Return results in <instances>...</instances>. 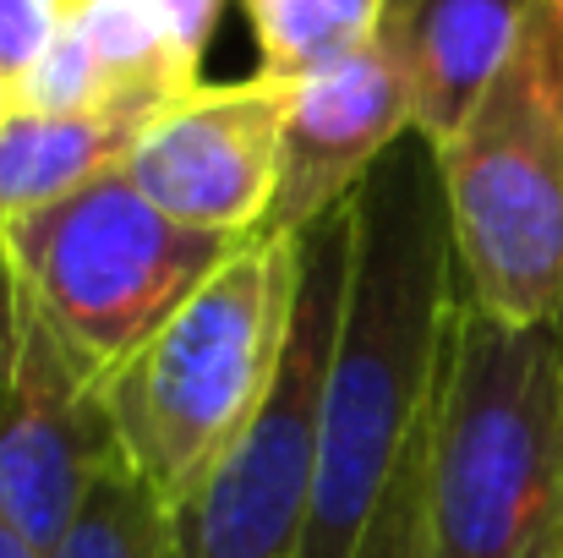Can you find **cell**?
Returning <instances> with one entry per match:
<instances>
[{
  "mask_svg": "<svg viewBox=\"0 0 563 558\" xmlns=\"http://www.w3.org/2000/svg\"><path fill=\"white\" fill-rule=\"evenodd\" d=\"M351 274L329 362L323 466L301 558H356L377 504L432 411L465 296L438 149L394 143L351 197Z\"/></svg>",
  "mask_w": 563,
  "mask_h": 558,
  "instance_id": "obj_1",
  "label": "cell"
},
{
  "mask_svg": "<svg viewBox=\"0 0 563 558\" xmlns=\"http://www.w3.org/2000/svg\"><path fill=\"white\" fill-rule=\"evenodd\" d=\"M301 296V236H246L170 324L104 378L121 466L176 515L263 411Z\"/></svg>",
  "mask_w": 563,
  "mask_h": 558,
  "instance_id": "obj_2",
  "label": "cell"
},
{
  "mask_svg": "<svg viewBox=\"0 0 563 558\" xmlns=\"http://www.w3.org/2000/svg\"><path fill=\"white\" fill-rule=\"evenodd\" d=\"M563 521V318L460 296L427 411V558H526Z\"/></svg>",
  "mask_w": 563,
  "mask_h": 558,
  "instance_id": "obj_3",
  "label": "cell"
},
{
  "mask_svg": "<svg viewBox=\"0 0 563 558\" xmlns=\"http://www.w3.org/2000/svg\"><path fill=\"white\" fill-rule=\"evenodd\" d=\"M465 302L509 324L563 318V0H537L509 61L438 143Z\"/></svg>",
  "mask_w": 563,
  "mask_h": 558,
  "instance_id": "obj_4",
  "label": "cell"
},
{
  "mask_svg": "<svg viewBox=\"0 0 563 558\" xmlns=\"http://www.w3.org/2000/svg\"><path fill=\"white\" fill-rule=\"evenodd\" d=\"M241 241L202 236L126 171L38 208L0 236V274L99 383L121 372Z\"/></svg>",
  "mask_w": 563,
  "mask_h": 558,
  "instance_id": "obj_5",
  "label": "cell"
},
{
  "mask_svg": "<svg viewBox=\"0 0 563 558\" xmlns=\"http://www.w3.org/2000/svg\"><path fill=\"white\" fill-rule=\"evenodd\" d=\"M351 203L301 236V296L285 340L279 378L219 460V471L170 515L176 558H301L329 416V362L340 335V302L351 274Z\"/></svg>",
  "mask_w": 563,
  "mask_h": 558,
  "instance_id": "obj_6",
  "label": "cell"
},
{
  "mask_svg": "<svg viewBox=\"0 0 563 558\" xmlns=\"http://www.w3.org/2000/svg\"><path fill=\"white\" fill-rule=\"evenodd\" d=\"M115 460L104 383L0 274V515L55 558Z\"/></svg>",
  "mask_w": 563,
  "mask_h": 558,
  "instance_id": "obj_7",
  "label": "cell"
},
{
  "mask_svg": "<svg viewBox=\"0 0 563 558\" xmlns=\"http://www.w3.org/2000/svg\"><path fill=\"white\" fill-rule=\"evenodd\" d=\"M285 121L290 83L279 77L202 83L137 132L121 171L187 230L246 241L268 230L279 197Z\"/></svg>",
  "mask_w": 563,
  "mask_h": 558,
  "instance_id": "obj_8",
  "label": "cell"
},
{
  "mask_svg": "<svg viewBox=\"0 0 563 558\" xmlns=\"http://www.w3.org/2000/svg\"><path fill=\"white\" fill-rule=\"evenodd\" d=\"M410 132H416L410 77L388 28L362 55L290 83L285 171L268 214V236H307L318 219L345 208L356 186L377 171V160Z\"/></svg>",
  "mask_w": 563,
  "mask_h": 558,
  "instance_id": "obj_9",
  "label": "cell"
},
{
  "mask_svg": "<svg viewBox=\"0 0 563 558\" xmlns=\"http://www.w3.org/2000/svg\"><path fill=\"white\" fill-rule=\"evenodd\" d=\"M537 0H394L388 39L410 77L416 138L432 149L454 138L471 105L509 61Z\"/></svg>",
  "mask_w": 563,
  "mask_h": 558,
  "instance_id": "obj_10",
  "label": "cell"
},
{
  "mask_svg": "<svg viewBox=\"0 0 563 558\" xmlns=\"http://www.w3.org/2000/svg\"><path fill=\"white\" fill-rule=\"evenodd\" d=\"M154 116H33L0 121V236L38 208L82 192L126 165L137 132Z\"/></svg>",
  "mask_w": 563,
  "mask_h": 558,
  "instance_id": "obj_11",
  "label": "cell"
},
{
  "mask_svg": "<svg viewBox=\"0 0 563 558\" xmlns=\"http://www.w3.org/2000/svg\"><path fill=\"white\" fill-rule=\"evenodd\" d=\"M55 17L88 44L115 105L132 116H159L202 88V55L181 39L165 0H55Z\"/></svg>",
  "mask_w": 563,
  "mask_h": 558,
  "instance_id": "obj_12",
  "label": "cell"
},
{
  "mask_svg": "<svg viewBox=\"0 0 563 558\" xmlns=\"http://www.w3.org/2000/svg\"><path fill=\"white\" fill-rule=\"evenodd\" d=\"M263 77L301 83L383 39L394 0H241Z\"/></svg>",
  "mask_w": 563,
  "mask_h": 558,
  "instance_id": "obj_13",
  "label": "cell"
},
{
  "mask_svg": "<svg viewBox=\"0 0 563 558\" xmlns=\"http://www.w3.org/2000/svg\"><path fill=\"white\" fill-rule=\"evenodd\" d=\"M55 558H176L170 554V515L115 460L99 477V488L88 493L71 537L60 543Z\"/></svg>",
  "mask_w": 563,
  "mask_h": 558,
  "instance_id": "obj_14",
  "label": "cell"
},
{
  "mask_svg": "<svg viewBox=\"0 0 563 558\" xmlns=\"http://www.w3.org/2000/svg\"><path fill=\"white\" fill-rule=\"evenodd\" d=\"M356 558H427V422L416 427Z\"/></svg>",
  "mask_w": 563,
  "mask_h": 558,
  "instance_id": "obj_15",
  "label": "cell"
},
{
  "mask_svg": "<svg viewBox=\"0 0 563 558\" xmlns=\"http://www.w3.org/2000/svg\"><path fill=\"white\" fill-rule=\"evenodd\" d=\"M49 33H55V0H0V77H5V88L22 83V72L49 44Z\"/></svg>",
  "mask_w": 563,
  "mask_h": 558,
  "instance_id": "obj_16",
  "label": "cell"
},
{
  "mask_svg": "<svg viewBox=\"0 0 563 558\" xmlns=\"http://www.w3.org/2000/svg\"><path fill=\"white\" fill-rule=\"evenodd\" d=\"M165 6H170V17H176L181 39H187L191 50L202 55V50H208V33H213V22H219V6H224V0H165Z\"/></svg>",
  "mask_w": 563,
  "mask_h": 558,
  "instance_id": "obj_17",
  "label": "cell"
},
{
  "mask_svg": "<svg viewBox=\"0 0 563 558\" xmlns=\"http://www.w3.org/2000/svg\"><path fill=\"white\" fill-rule=\"evenodd\" d=\"M0 558H44V554H38V548H33V543L0 515Z\"/></svg>",
  "mask_w": 563,
  "mask_h": 558,
  "instance_id": "obj_18",
  "label": "cell"
},
{
  "mask_svg": "<svg viewBox=\"0 0 563 558\" xmlns=\"http://www.w3.org/2000/svg\"><path fill=\"white\" fill-rule=\"evenodd\" d=\"M526 558H563V521H559V526H553V532H548V537H542V543H537V548H531Z\"/></svg>",
  "mask_w": 563,
  "mask_h": 558,
  "instance_id": "obj_19",
  "label": "cell"
},
{
  "mask_svg": "<svg viewBox=\"0 0 563 558\" xmlns=\"http://www.w3.org/2000/svg\"><path fill=\"white\" fill-rule=\"evenodd\" d=\"M11 116V88H5V77H0V121Z\"/></svg>",
  "mask_w": 563,
  "mask_h": 558,
  "instance_id": "obj_20",
  "label": "cell"
}]
</instances>
